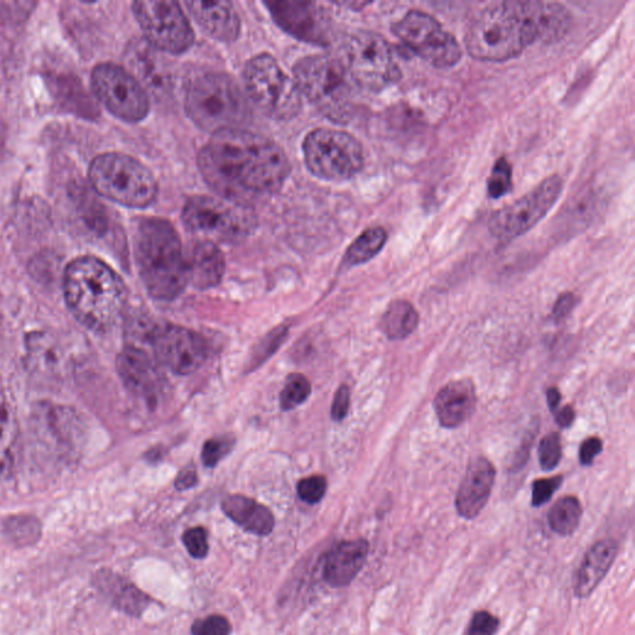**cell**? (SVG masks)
I'll return each mask as SVG.
<instances>
[{
    "instance_id": "20",
    "label": "cell",
    "mask_w": 635,
    "mask_h": 635,
    "mask_svg": "<svg viewBox=\"0 0 635 635\" xmlns=\"http://www.w3.org/2000/svg\"><path fill=\"white\" fill-rule=\"evenodd\" d=\"M369 542L365 539L339 542L325 555L323 576L329 586L347 587L368 561Z\"/></svg>"
},
{
    "instance_id": "44",
    "label": "cell",
    "mask_w": 635,
    "mask_h": 635,
    "mask_svg": "<svg viewBox=\"0 0 635 635\" xmlns=\"http://www.w3.org/2000/svg\"><path fill=\"white\" fill-rule=\"evenodd\" d=\"M603 443L598 437L587 438L580 448V461L583 466H591L595 458L602 452Z\"/></svg>"
},
{
    "instance_id": "30",
    "label": "cell",
    "mask_w": 635,
    "mask_h": 635,
    "mask_svg": "<svg viewBox=\"0 0 635 635\" xmlns=\"http://www.w3.org/2000/svg\"><path fill=\"white\" fill-rule=\"evenodd\" d=\"M583 508L580 500L573 495L557 500L547 515V521L554 533L560 536H570L580 526Z\"/></svg>"
},
{
    "instance_id": "22",
    "label": "cell",
    "mask_w": 635,
    "mask_h": 635,
    "mask_svg": "<svg viewBox=\"0 0 635 635\" xmlns=\"http://www.w3.org/2000/svg\"><path fill=\"white\" fill-rule=\"evenodd\" d=\"M476 387L469 380L449 382L435 397L436 415L441 426L457 428L472 417L476 410Z\"/></svg>"
},
{
    "instance_id": "47",
    "label": "cell",
    "mask_w": 635,
    "mask_h": 635,
    "mask_svg": "<svg viewBox=\"0 0 635 635\" xmlns=\"http://www.w3.org/2000/svg\"><path fill=\"white\" fill-rule=\"evenodd\" d=\"M575 417V410H573L571 406H565L564 409L556 413V423L561 428H569L572 426L573 421H575Z\"/></svg>"
},
{
    "instance_id": "8",
    "label": "cell",
    "mask_w": 635,
    "mask_h": 635,
    "mask_svg": "<svg viewBox=\"0 0 635 635\" xmlns=\"http://www.w3.org/2000/svg\"><path fill=\"white\" fill-rule=\"evenodd\" d=\"M244 82L247 95L267 116L291 120L302 108V95L291 77L268 54H260L246 64Z\"/></svg>"
},
{
    "instance_id": "7",
    "label": "cell",
    "mask_w": 635,
    "mask_h": 635,
    "mask_svg": "<svg viewBox=\"0 0 635 635\" xmlns=\"http://www.w3.org/2000/svg\"><path fill=\"white\" fill-rule=\"evenodd\" d=\"M89 179L98 194L127 208H147L158 194L151 170L126 154L97 156L90 164Z\"/></svg>"
},
{
    "instance_id": "45",
    "label": "cell",
    "mask_w": 635,
    "mask_h": 635,
    "mask_svg": "<svg viewBox=\"0 0 635 635\" xmlns=\"http://www.w3.org/2000/svg\"><path fill=\"white\" fill-rule=\"evenodd\" d=\"M576 296L573 293L567 292L557 299L554 309H552V317L556 322H561L565 318L569 317L572 309L576 306Z\"/></svg>"
},
{
    "instance_id": "39",
    "label": "cell",
    "mask_w": 635,
    "mask_h": 635,
    "mask_svg": "<svg viewBox=\"0 0 635 635\" xmlns=\"http://www.w3.org/2000/svg\"><path fill=\"white\" fill-rule=\"evenodd\" d=\"M299 498L308 504H317L327 492V479L322 476L304 478L298 483Z\"/></svg>"
},
{
    "instance_id": "4",
    "label": "cell",
    "mask_w": 635,
    "mask_h": 635,
    "mask_svg": "<svg viewBox=\"0 0 635 635\" xmlns=\"http://www.w3.org/2000/svg\"><path fill=\"white\" fill-rule=\"evenodd\" d=\"M134 255L144 286L151 296L172 301L189 282L182 241L168 220L146 218L134 232Z\"/></svg>"
},
{
    "instance_id": "37",
    "label": "cell",
    "mask_w": 635,
    "mask_h": 635,
    "mask_svg": "<svg viewBox=\"0 0 635 635\" xmlns=\"http://www.w3.org/2000/svg\"><path fill=\"white\" fill-rule=\"evenodd\" d=\"M500 628V619L489 611L474 612L471 622L468 624L466 635H497Z\"/></svg>"
},
{
    "instance_id": "43",
    "label": "cell",
    "mask_w": 635,
    "mask_h": 635,
    "mask_svg": "<svg viewBox=\"0 0 635 635\" xmlns=\"http://www.w3.org/2000/svg\"><path fill=\"white\" fill-rule=\"evenodd\" d=\"M286 334L287 329L280 328L268 335V337L265 339V342H262L263 344L261 345V349L257 351L256 363H261L262 360L267 359L268 356H270L273 351L277 349L278 345L281 344L282 339L285 338Z\"/></svg>"
},
{
    "instance_id": "36",
    "label": "cell",
    "mask_w": 635,
    "mask_h": 635,
    "mask_svg": "<svg viewBox=\"0 0 635 635\" xmlns=\"http://www.w3.org/2000/svg\"><path fill=\"white\" fill-rule=\"evenodd\" d=\"M232 632L229 619L220 614H213L206 618L198 619L191 626L193 635H230Z\"/></svg>"
},
{
    "instance_id": "33",
    "label": "cell",
    "mask_w": 635,
    "mask_h": 635,
    "mask_svg": "<svg viewBox=\"0 0 635 635\" xmlns=\"http://www.w3.org/2000/svg\"><path fill=\"white\" fill-rule=\"evenodd\" d=\"M312 386L306 376L301 374L289 375L285 387L281 392V406L283 410L289 411L302 405L311 395Z\"/></svg>"
},
{
    "instance_id": "21",
    "label": "cell",
    "mask_w": 635,
    "mask_h": 635,
    "mask_svg": "<svg viewBox=\"0 0 635 635\" xmlns=\"http://www.w3.org/2000/svg\"><path fill=\"white\" fill-rule=\"evenodd\" d=\"M618 542L612 538L598 540L586 552L573 580V593L578 600L591 597L612 569L617 559Z\"/></svg>"
},
{
    "instance_id": "32",
    "label": "cell",
    "mask_w": 635,
    "mask_h": 635,
    "mask_svg": "<svg viewBox=\"0 0 635 635\" xmlns=\"http://www.w3.org/2000/svg\"><path fill=\"white\" fill-rule=\"evenodd\" d=\"M5 534L14 545L27 547L39 541L41 528L38 520L30 516H17L5 523Z\"/></svg>"
},
{
    "instance_id": "9",
    "label": "cell",
    "mask_w": 635,
    "mask_h": 635,
    "mask_svg": "<svg viewBox=\"0 0 635 635\" xmlns=\"http://www.w3.org/2000/svg\"><path fill=\"white\" fill-rule=\"evenodd\" d=\"M342 63L351 82L361 89L381 91L400 79L394 53L384 36L360 30L344 44Z\"/></svg>"
},
{
    "instance_id": "42",
    "label": "cell",
    "mask_w": 635,
    "mask_h": 635,
    "mask_svg": "<svg viewBox=\"0 0 635 635\" xmlns=\"http://www.w3.org/2000/svg\"><path fill=\"white\" fill-rule=\"evenodd\" d=\"M350 406V391L348 386H340L334 396L332 417L334 421H342L348 415Z\"/></svg>"
},
{
    "instance_id": "14",
    "label": "cell",
    "mask_w": 635,
    "mask_h": 635,
    "mask_svg": "<svg viewBox=\"0 0 635 635\" xmlns=\"http://www.w3.org/2000/svg\"><path fill=\"white\" fill-rule=\"evenodd\" d=\"M92 90L113 116L136 123L148 116L149 97L143 86L125 67L105 63L97 65L91 76Z\"/></svg>"
},
{
    "instance_id": "34",
    "label": "cell",
    "mask_w": 635,
    "mask_h": 635,
    "mask_svg": "<svg viewBox=\"0 0 635 635\" xmlns=\"http://www.w3.org/2000/svg\"><path fill=\"white\" fill-rule=\"evenodd\" d=\"M513 187V170L507 158H499L495 162L488 180V194L492 199L507 195Z\"/></svg>"
},
{
    "instance_id": "35",
    "label": "cell",
    "mask_w": 635,
    "mask_h": 635,
    "mask_svg": "<svg viewBox=\"0 0 635 635\" xmlns=\"http://www.w3.org/2000/svg\"><path fill=\"white\" fill-rule=\"evenodd\" d=\"M562 457V447L560 436L557 433H550L542 438L539 446V459L541 468L544 471H554L559 466Z\"/></svg>"
},
{
    "instance_id": "5",
    "label": "cell",
    "mask_w": 635,
    "mask_h": 635,
    "mask_svg": "<svg viewBox=\"0 0 635 635\" xmlns=\"http://www.w3.org/2000/svg\"><path fill=\"white\" fill-rule=\"evenodd\" d=\"M185 110L196 126L213 134L241 128L251 116L244 92L221 72H206L190 82Z\"/></svg>"
},
{
    "instance_id": "18",
    "label": "cell",
    "mask_w": 635,
    "mask_h": 635,
    "mask_svg": "<svg viewBox=\"0 0 635 635\" xmlns=\"http://www.w3.org/2000/svg\"><path fill=\"white\" fill-rule=\"evenodd\" d=\"M126 64L147 94L151 92L153 96L163 98L172 90V75L167 61L146 40H134L128 45Z\"/></svg>"
},
{
    "instance_id": "16",
    "label": "cell",
    "mask_w": 635,
    "mask_h": 635,
    "mask_svg": "<svg viewBox=\"0 0 635 635\" xmlns=\"http://www.w3.org/2000/svg\"><path fill=\"white\" fill-rule=\"evenodd\" d=\"M154 353L168 369L180 375L198 370L206 359V345L199 334L189 329L167 325L151 334Z\"/></svg>"
},
{
    "instance_id": "29",
    "label": "cell",
    "mask_w": 635,
    "mask_h": 635,
    "mask_svg": "<svg viewBox=\"0 0 635 635\" xmlns=\"http://www.w3.org/2000/svg\"><path fill=\"white\" fill-rule=\"evenodd\" d=\"M418 325V313L407 301H395L390 304L381 319V330L391 340L410 337Z\"/></svg>"
},
{
    "instance_id": "38",
    "label": "cell",
    "mask_w": 635,
    "mask_h": 635,
    "mask_svg": "<svg viewBox=\"0 0 635 635\" xmlns=\"http://www.w3.org/2000/svg\"><path fill=\"white\" fill-rule=\"evenodd\" d=\"M232 446H234V440L230 437L213 438V440L206 442L203 454H201L205 466L209 468L218 466L221 459L229 454Z\"/></svg>"
},
{
    "instance_id": "13",
    "label": "cell",
    "mask_w": 635,
    "mask_h": 635,
    "mask_svg": "<svg viewBox=\"0 0 635 635\" xmlns=\"http://www.w3.org/2000/svg\"><path fill=\"white\" fill-rule=\"evenodd\" d=\"M133 13L147 43L159 51L183 54L194 44L193 28L182 7L172 0H142L133 3Z\"/></svg>"
},
{
    "instance_id": "2",
    "label": "cell",
    "mask_w": 635,
    "mask_h": 635,
    "mask_svg": "<svg viewBox=\"0 0 635 635\" xmlns=\"http://www.w3.org/2000/svg\"><path fill=\"white\" fill-rule=\"evenodd\" d=\"M67 306L75 318L94 332H106L125 311L127 289L122 278L96 257H79L64 275Z\"/></svg>"
},
{
    "instance_id": "12",
    "label": "cell",
    "mask_w": 635,
    "mask_h": 635,
    "mask_svg": "<svg viewBox=\"0 0 635 635\" xmlns=\"http://www.w3.org/2000/svg\"><path fill=\"white\" fill-rule=\"evenodd\" d=\"M392 32L413 53L438 69L452 67L462 58V49L456 38L430 14L421 10H410L392 25Z\"/></svg>"
},
{
    "instance_id": "10",
    "label": "cell",
    "mask_w": 635,
    "mask_h": 635,
    "mask_svg": "<svg viewBox=\"0 0 635 635\" xmlns=\"http://www.w3.org/2000/svg\"><path fill=\"white\" fill-rule=\"evenodd\" d=\"M309 172L329 182L354 178L364 167V151L358 139L337 129L319 128L303 143Z\"/></svg>"
},
{
    "instance_id": "15",
    "label": "cell",
    "mask_w": 635,
    "mask_h": 635,
    "mask_svg": "<svg viewBox=\"0 0 635 635\" xmlns=\"http://www.w3.org/2000/svg\"><path fill=\"white\" fill-rule=\"evenodd\" d=\"M564 182L559 175L542 180L535 189L515 203L492 215L489 230L499 240H513L538 225L559 200Z\"/></svg>"
},
{
    "instance_id": "46",
    "label": "cell",
    "mask_w": 635,
    "mask_h": 635,
    "mask_svg": "<svg viewBox=\"0 0 635 635\" xmlns=\"http://www.w3.org/2000/svg\"><path fill=\"white\" fill-rule=\"evenodd\" d=\"M196 482H198V477H196L195 469H185L179 474L175 487L179 490H187L193 488Z\"/></svg>"
},
{
    "instance_id": "28",
    "label": "cell",
    "mask_w": 635,
    "mask_h": 635,
    "mask_svg": "<svg viewBox=\"0 0 635 635\" xmlns=\"http://www.w3.org/2000/svg\"><path fill=\"white\" fill-rule=\"evenodd\" d=\"M19 427L10 401L0 394V473L12 471L17 453Z\"/></svg>"
},
{
    "instance_id": "27",
    "label": "cell",
    "mask_w": 635,
    "mask_h": 635,
    "mask_svg": "<svg viewBox=\"0 0 635 635\" xmlns=\"http://www.w3.org/2000/svg\"><path fill=\"white\" fill-rule=\"evenodd\" d=\"M224 513L251 534L266 536L275 528L271 510L244 495H230L223 502Z\"/></svg>"
},
{
    "instance_id": "1",
    "label": "cell",
    "mask_w": 635,
    "mask_h": 635,
    "mask_svg": "<svg viewBox=\"0 0 635 635\" xmlns=\"http://www.w3.org/2000/svg\"><path fill=\"white\" fill-rule=\"evenodd\" d=\"M198 164L205 182L221 199L244 208L276 194L291 173L280 146L242 128L213 134Z\"/></svg>"
},
{
    "instance_id": "40",
    "label": "cell",
    "mask_w": 635,
    "mask_h": 635,
    "mask_svg": "<svg viewBox=\"0 0 635 635\" xmlns=\"http://www.w3.org/2000/svg\"><path fill=\"white\" fill-rule=\"evenodd\" d=\"M184 546L194 559H204L209 552L208 533L204 528H193L183 535Z\"/></svg>"
},
{
    "instance_id": "41",
    "label": "cell",
    "mask_w": 635,
    "mask_h": 635,
    "mask_svg": "<svg viewBox=\"0 0 635 635\" xmlns=\"http://www.w3.org/2000/svg\"><path fill=\"white\" fill-rule=\"evenodd\" d=\"M562 482H564V478L561 476L535 480L533 484V498H531L533 507L540 508L542 505L550 502L552 495L561 487Z\"/></svg>"
},
{
    "instance_id": "11",
    "label": "cell",
    "mask_w": 635,
    "mask_h": 635,
    "mask_svg": "<svg viewBox=\"0 0 635 635\" xmlns=\"http://www.w3.org/2000/svg\"><path fill=\"white\" fill-rule=\"evenodd\" d=\"M183 221L195 234L223 242L244 239L254 227L244 206L208 195L193 196L185 203Z\"/></svg>"
},
{
    "instance_id": "3",
    "label": "cell",
    "mask_w": 635,
    "mask_h": 635,
    "mask_svg": "<svg viewBox=\"0 0 635 635\" xmlns=\"http://www.w3.org/2000/svg\"><path fill=\"white\" fill-rule=\"evenodd\" d=\"M538 40L530 0H509L480 9L469 22L464 44L472 58L508 61Z\"/></svg>"
},
{
    "instance_id": "48",
    "label": "cell",
    "mask_w": 635,
    "mask_h": 635,
    "mask_svg": "<svg viewBox=\"0 0 635 635\" xmlns=\"http://www.w3.org/2000/svg\"><path fill=\"white\" fill-rule=\"evenodd\" d=\"M561 401V394L559 389L556 387H551L549 391H547V402H549V407L552 412L556 411L557 406H559Z\"/></svg>"
},
{
    "instance_id": "24",
    "label": "cell",
    "mask_w": 635,
    "mask_h": 635,
    "mask_svg": "<svg viewBox=\"0 0 635 635\" xmlns=\"http://www.w3.org/2000/svg\"><path fill=\"white\" fill-rule=\"evenodd\" d=\"M185 4L195 22L211 38L224 41V43H230L239 38L241 22L232 3L190 0Z\"/></svg>"
},
{
    "instance_id": "31",
    "label": "cell",
    "mask_w": 635,
    "mask_h": 635,
    "mask_svg": "<svg viewBox=\"0 0 635 635\" xmlns=\"http://www.w3.org/2000/svg\"><path fill=\"white\" fill-rule=\"evenodd\" d=\"M386 241L387 234L382 227L365 230L349 247L345 263L349 266L363 265L379 254Z\"/></svg>"
},
{
    "instance_id": "17",
    "label": "cell",
    "mask_w": 635,
    "mask_h": 635,
    "mask_svg": "<svg viewBox=\"0 0 635 635\" xmlns=\"http://www.w3.org/2000/svg\"><path fill=\"white\" fill-rule=\"evenodd\" d=\"M273 20L285 32L307 43L327 45L329 24L323 10L312 2H268Z\"/></svg>"
},
{
    "instance_id": "23",
    "label": "cell",
    "mask_w": 635,
    "mask_h": 635,
    "mask_svg": "<svg viewBox=\"0 0 635 635\" xmlns=\"http://www.w3.org/2000/svg\"><path fill=\"white\" fill-rule=\"evenodd\" d=\"M92 582L112 607L128 616L141 617L152 602L151 598L131 581L111 570L103 569L96 572Z\"/></svg>"
},
{
    "instance_id": "6",
    "label": "cell",
    "mask_w": 635,
    "mask_h": 635,
    "mask_svg": "<svg viewBox=\"0 0 635 635\" xmlns=\"http://www.w3.org/2000/svg\"><path fill=\"white\" fill-rule=\"evenodd\" d=\"M294 84L301 95L330 120L344 123L353 112L351 82L339 59L328 55H313L299 60L293 69Z\"/></svg>"
},
{
    "instance_id": "19",
    "label": "cell",
    "mask_w": 635,
    "mask_h": 635,
    "mask_svg": "<svg viewBox=\"0 0 635 635\" xmlns=\"http://www.w3.org/2000/svg\"><path fill=\"white\" fill-rule=\"evenodd\" d=\"M495 468L489 459L478 457L469 464L456 495V510L463 519L473 520L488 504L495 482Z\"/></svg>"
},
{
    "instance_id": "26",
    "label": "cell",
    "mask_w": 635,
    "mask_h": 635,
    "mask_svg": "<svg viewBox=\"0 0 635 635\" xmlns=\"http://www.w3.org/2000/svg\"><path fill=\"white\" fill-rule=\"evenodd\" d=\"M187 267L189 282L196 288H213L223 280L225 257L215 242L200 241L190 250Z\"/></svg>"
},
{
    "instance_id": "25",
    "label": "cell",
    "mask_w": 635,
    "mask_h": 635,
    "mask_svg": "<svg viewBox=\"0 0 635 635\" xmlns=\"http://www.w3.org/2000/svg\"><path fill=\"white\" fill-rule=\"evenodd\" d=\"M118 373L129 390L144 399H153L158 387L157 370L149 355L136 345H128L118 356Z\"/></svg>"
}]
</instances>
